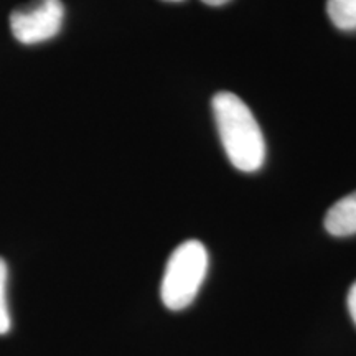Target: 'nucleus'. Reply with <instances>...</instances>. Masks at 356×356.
Masks as SVG:
<instances>
[{"instance_id": "nucleus-1", "label": "nucleus", "mask_w": 356, "mask_h": 356, "mask_svg": "<svg viewBox=\"0 0 356 356\" xmlns=\"http://www.w3.org/2000/svg\"><path fill=\"white\" fill-rule=\"evenodd\" d=\"M213 113L221 144L238 170H259L266 160V142L254 114L233 92L221 91L213 97Z\"/></svg>"}, {"instance_id": "nucleus-2", "label": "nucleus", "mask_w": 356, "mask_h": 356, "mask_svg": "<svg viewBox=\"0 0 356 356\" xmlns=\"http://www.w3.org/2000/svg\"><path fill=\"white\" fill-rule=\"evenodd\" d=\"M208 273L207 248L197 239L181 243L168 257L160 297L168 310L178 312L193 304Z\"/></svg>"}, {"instance_id": "nucleus-3", "label": "nucleus", "mask_w": 356, "mask_h": 356, "mask_svg": "<svg viewBox=\"0 0 356 356\" xmlns=\"http://www.w3.org/2000/svg\"><path fill=\"white\" fill-rule=\"evenodd\" d=\"M63 20L61 0H33L10 13V29L20 43L35 44L56 37Z\"/></svg>"}, {"instance_id": "nucleus-4", "label": "nucleus", "mask_w": 356, "mask_h": 356, "mask_svg": "<svg viewBox=\"0 0 356 356\" xmlns=\"http://www.w3.org/2000/svg\"><path fill=\"white\" fill-rule=\"evenodd\" d=\"M325 229L338 238L356 234V191L338 200L327 211Z\"/></svg>"}, {"instance_id": "nucleus-5", "label": "nucleus", "mask_w": 356, "mask_h": 356, "mask_svg": "<svg viewBox=\"0 0 356 356\" xmlns=\"http://www.w3.org/2000/svg\"><path fill=\"white\" fill-rule=\"evenodd\" d=\"M327 12L337 29L356 30V0H327Z\"/></svg>"}, {"instance_id": "nucleus-6", "label": "nucleus", "mask_w": 356, "mask_h": 356, "mask_svg": "<svg viewBox=\"0 0 356 356\" xmlns=\"http://www.w3.org/2000/svg\"><path fill=\"white\" fill-rule=\"evenodd\" d=\"M7 264L0 257V335H6L10 330V312L7 305Z\"/></svg>"}, {"instance_id": "nucleus-7", "label": "nucleus", "mask_w": 356, "mask_h": 356, "mask_svg": "<svg viewBox=\"0 0 356 356\" xmlns=\"http://www.w3.org/2000/svg\"><path fill=\"white\" fill-rule=\"evenodd\" d=\"M346 304H348L350 315H351V318H353V322H355V325H356V282L353 284V286L350 287L348 299H346Z\"/></svg>"}, {"instance_id": "nucleus-8", "label": "nucleus", "mask_w": 356, "mask_h": 356, "mask_svg": "<svg viewBox=\"0 0 356 356\" xmlns=\"http://www.w3.org/2000/svg\"><path fill=\"white\" fill-rule=\"evenodd\" d=\"M202 2L211 7H220V6H225V3H228L229 0H202Z\"/></svg>"}, {"instance_id": "nucleus-9", "label": "nucleus", "mask_w": 356, "mask_h": 356, "mask_svg": "<svg viewBox=\"0 0 356 356\" xmlns=\"http://www.w3.org/2000/svg\"><path fill=\"white\" fill-rule=\"evenodd\" d=\"M165 2H184V0H165Z\"/></svg>"}]
</instances>
